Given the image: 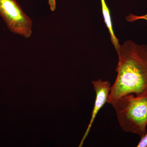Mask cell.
Segmentation results:
<instances>
[{"instance_id": "ba28073f", "label": "cell", "mask_w": 147, "mask_h": 147, "mask_svg": "<svg viewBox=\"0 0 147 147\" xmlns=\"http://www.w3.org/2000/svg\"><path fill=\"white\" fill-rule=\"evenodd\" d=\"M50 8L52 11H55L56 8V0H48Z\"/></svg>"}, {"instance_id": "277c9868", "label": "cell", "mask_w": 147, "mask_h": 147, "mask_svg": "<svg viewBox=\"0 0 147 147\" xmlns=\"http://www.w3.org/2000/svg\"><path fill=\"white\" fill-rule=\"evenodd\" d=\"M92 83L96 93L94 105L92 111L91 118L89 123L79 147H82L83 146L85 139L89 133L96 117L100 109L104 106L106 102H108V98L110 95L111 86L109 81H103L101 79H99L92 81Z\"/></svg>"}, {"instance_id": "6da1fadb", "label": "cell", "mask_w": 147, "mask_h": 147, "mask_svg": "<svg viewBox=\"0 0 147 147\" xmlns=\"http://www.w3.org/2000/svg\"><path fill=\"white\" fill-rule=\"evenodd\" d=\"M117 54V76L111 86L109 104L125 95L147 91V45L127 40Z\"/></svg>"}, {"instance_id": "8992f818", "label": "cell", "mask_w": 147, "mask_h": 147, "mask_svg": "<svg viewBox=\"0 0 147 147\" xmlns=\"http://www.w3.org/2000/svg\"><path fill=\"white\" fill-rule=\"evenodd\" d=\"M144 19L147 21V13L145 15L139 16L134 15L132 13H130L128 16H127V20L130 22H133L139 19Z\"/></svg>"}, {"instance_id": "52a82bcc", "label": "cell", "mask_w": 147, "mask_h": 147, "mask_svg": "<svg viewBox=\"0 0 147 147\" xmlns=\"http://www.w3.org/2000/svg\"><path fill=\"white\" fill-rule=\"evenodd\" d=\"M137 147H147V130L144 135L141 138Z\"/></svg>"}, {"instance_id": "7a4b0ae2", "label": "cell", "mask_w": 147, "mask_h": 147, "mask_svg": "<svg viewBox=\"0 0 147 147\" xmlns=\"http://www.w3.org/2000/svg\"><path fill=\"white\" fill-rule=\"evenodd\" d=\"M110 104L115 110L119 124L123 131L142 137L147 131V91L128 94Z\"/></svg>"}, {"instance_id": "5b68a950", "label": "cell", "mask_w": 147, "mask_h": 147, "mask_svg": "<svg viewBox=\"0 0 147 147\" xmlns=\"http://www.w3.org/2000/svg\"><path fill=\"white\" fill-rule=\"evenodd\" d=\"M100 1H101L102 15L104 18V22H105L106 26L109 31L111 42L114 45L117 53H118L120 48L121 45L119 44L118 39L117 38L113 31L110 10L106 4L105 0H100Z\"/></svg>"}, {"instance_id": "3957f363", "label": "cell", "mask_w": 147, "mask_h": 147, "mask_svg": "<svg viewBox=\"0 0 147 147\" xmlns=\"http://www.w3.org/2000/svg\"><path fill=\"white\" fill-rule=\"evenodd\" d=\"M0 16L11 32L28 38L32 34V21L16 0H0Z\"/></svg>"}]
</instances>
